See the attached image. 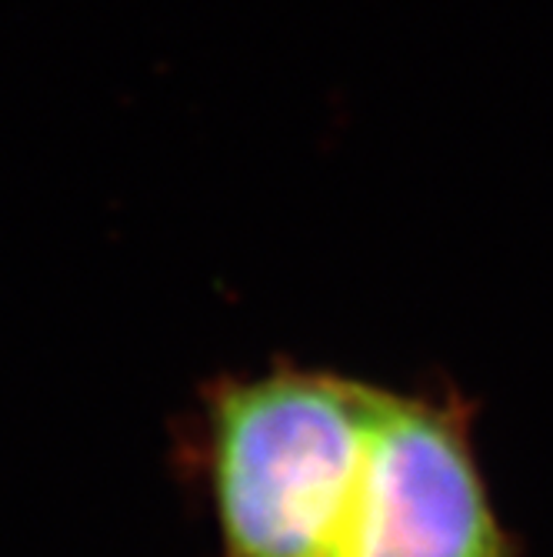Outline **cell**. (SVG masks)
Masks as SVG:
<instances>
[{"label": "cell", "instance_id": "1", "mask_svg": "<svg viewBox=\"0 0 553 557\" xmlns=\"http://www.w3.org/2000/svg\"><path fill=\"white\" fill-rule=\"evenodd\" d=\"M384 387L274 364L204 391L221 557H324L354 494Z\"/></svg>", "mask_w": 553, "mask_h": 557}, {"label": "cell", "instance_id": "2", "mask_svg": "<svg viewBox=\"0 0 553 557\" xmlns=\"http://www.w3.org/2000/svg\"><path fill=\"white\" fill-rule=\"evenodd\" d=\"M324 557H520L477 465L470 404L384 387Z\"/></svg>", "mask_w": 553, "mask_h": 557}]
</instances>
